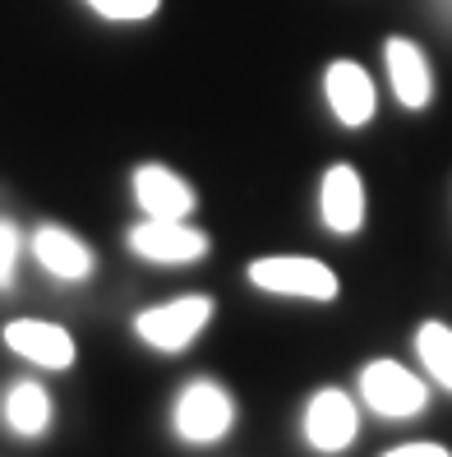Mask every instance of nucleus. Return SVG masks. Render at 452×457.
Here are the masks:
<instances>
[{"mask_svg": "<svg viewBox=\"0 0 452 457\" xmlns=\"http://www.w3.org/2000/svg\"><path fill=\"white\" fill-rule=\"evenodd\" d=\"M250 282L273 291V295H300V301H333L337 278L328 263L305 259V254H268L250 263Z\"/></svg>", "mask_w": 452, "mask_h": 457, "instance_id": "f257e3e1", "label": "nucleus"}, {"mask_svg": "<svg viewBox=\"0 0 452 457\" xmlns=\"http://www.w3.org/2000/svg\"><path fill=\"white\" fill-rule=\"evenodd\" d=\"M212 319V301L208 295H180V301H167V305H152L135 319V333L157 346V352H185L203 324Z\"/></svg>", "mask_w": 452, "mask_h": 457, "instance_id": "f03ea898", "label": "nucleus"}, {"mask_svg": "<svg viewBox=\"0 0 452 457\" xmlns=\"http://www.w3.org/2000/svg\"><path fill=\"white\" fill-rule=\"evenodd\" d=\"M360 397L369 402V411H379L388 420H407V416L424 411L430 388H424L407 365L374 361V365H365V374H360Z\"/></svg>", "mask_w": 452, "mask_h": 457, "instance_id": "7ed1b4c3", "label": "nucleus"}, {"mask_svg": "<svg viewBox=\"0 0 452 457\" xmlns=\"http://www.w3.org/2000/svg\"><path fill=\"white\" fill-rule=\"evenodd\" d=\"M235 420L231 397L212 384V379H194L176 402V435L185 444H218Z\"/></svg>", "mask_w": 452, "mask_h": 457, "instance_id": "20e7f679", "label": "nucleus"}, {"mask_svg": "<svg viewBox=\"0 0 452 457\" xmlns=\"http://www.w3.org/2000/svg\"><path fill=\"white\" fill-rule=\"evenodd\" d=\"M356 429H360L356 402L341 388H324V393L309 397V407H305V439H309V448L341 453V448H351Z\"/></svg>", "mask_w": 452, "mask_h": 457, "instance_id": "39448f33", "label": "nucleus"}, {"mask_svg": "<svg viewBox=\"0 0 452 457\" xmlns=\"http://www.w3.org/2000/svg\"><path fill=\"white\" fill-rule=\"evenodd\" d=\"M129 250L139 259H152V263H194L208 254V236L185 227V222H157L148 218L144 227L129 231Z\"/></svg>", "mask_w": 452, "mask_h": 457, "instance_id": "423d86ee", "label": "nucleus"}, {"mask_svg": "<svg viewBox=\"0 0 452 457\" xmlns=\"http://www.w3.org/2000/svg\"><path fill=\"white\" fill-rule=\"evenodd\" d=\"M383 61H388V79H392L397 102L411 106V112L430 106V97H434V74H430V61H424V51H420L411 37H388Z\"/></svg>", "mask_w": 452, "mask_h": 457, "instance_id": "0eeeda50", "label": "nucleus"}, {"mask_svg": "<svg viewBox=\"0 0 452 457\" xmlns=\"http://www.w3.org/2000/svg\"><path fill=\"white\" fill-rule=\"evenodd\" d=\"M5 346L42 370H70L74 365V337L56 324H42V319H14L5 328Z\"/></svg>", "mask_w": 452, "mask_h": 457, "instance_id": "6e6552de", "label": "nucleus"}, {"mask_svg": "<svg viewBox=\"0 0 452 457\" xmlns=\"http://www.w3.org/2000/svg\"><path fill=\"white\" fill-rule=\"evenodd\" d=\"M135 199L157 222H185L194 212V190L167 167H139L135 171Z\"/></svg>", "mask_w": 452, "mask_h": 457, "instance_id": "1a4fd4ad", "label": "nucleus"}, {"mask_svg": "<svg viewBox=\"0 0 452 457\" xmlns=\"http://www.w3.org/2000/svg\"><path fill=\"white\" fill-rule=\"evenodd\" d=\"M324 88H328V106L341 125H365L374 116V79H369L356 61H337L324 74Z\"/></svg>", "mask_w": 452, "mask_h": 457, "instance_id": "9d476101", "label": "nucleus"}, {"mask_svg": "<svg viewBox=\"0 0 452 457\" xmlns=\"http://www.w3.org/2000/svg\"><path fill=\"white\" fill-rule=\"evenodd\" d=\"M318 208H324V222L337 236H351L365 222V180L356 167H333L318 185Z\"/></svg>", "mask_w": 452, "mask_h": 457, "instance_id": "9b49d317", "label": "nucleus"}, {"mask_svg": "<svg viewBox=\"0 0 452 457\" xmlns=\"http://www.w3.org/2000/svg\"><path fill=\"white\" fill-rule=\"evenodd\" d=\"M33 254L46 268L51 278H65V282H84L93 273V254L78 236H70L65 227H42L33 236Z\"/></svg>", "mask_w": 452, "mask_h": 457, "instance_id": "f8f14e48", "label": "nucleus"}, {"mask_svg": "<svg viewBox=\"0 0 452 457\" xmlns=\"http://www.w3.org/2000/svg\"><path fill=\"white\" fill-rule=\"evenodd\" d=\"M5 420H10L14 435H23V439L46 435V425H51V397H46V388L29 384V379L14 384L10 397H5Z\"/></svg>", "mask_w": 452, "mask_h": 457, "instance_id": "ddd939ff", "label": "nucleus"}, {"mask_svg": "<svg viewBox=\"0 0 452 457\" xmlns=\"http://www.w3.org/2000/svg\"><path fill=\"white\" fill-rule=\"evenodd\" d=\"M415 352L424 361V370L452 393V328L448 324H420L415 333Z\"/></svg>", "mask_w": 452, "mask_h": 457, "instance_id": "4468645a", "label": "nucleus"}, {"mask_svg": "<svg viewBox=\"0 0 452 457\" xmlns=\"http://www.w3.org/2000/svg\"><path fill=\"white\" fill-rule=\"evenodd\" d=\"M93 5L102 19H116V23H139V19H152L162 0H84Z\"/></svg>", "mask_w": 452, "mask_h": 457, "instance_id": "2eb2a0df", "label": "nucleus"}, {"mask_svg": "<svg viewBox=\"0 0 452 457\" xmlns=\"http://www.w3.org/2000/svg\"><path fill=\"white\" fill-rule=\"evenodd\" d=\"M14 263H19V231L0 222V287L14 282Z\"/></svg>", "mask_w": 452, "mask_h": 457, "instance_id": "dca6fc26", "label": "nucleus"}, {"mask_svg": "<svg viewBox=\"0 0 452 457\" xmlns=\"http://www.w3.org/2000/svg\"><path fill=\"white\" fill-rule=\"evenodd\" d=\"M383 457H452V453L439 448V444H402V448H392V453H383Z\"/></svg>", "mask_w": 452, "mask_h": 457, "instance_id": "f3484780", "label": "nucleus"}]
</instances>
